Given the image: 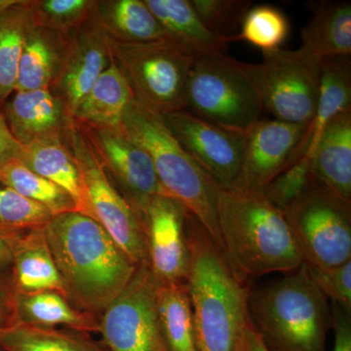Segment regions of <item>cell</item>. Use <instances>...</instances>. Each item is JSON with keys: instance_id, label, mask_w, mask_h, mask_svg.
Returning <instances> with one entry per match:
<instances>
[{"instance_id": "d6986e66", "label": "cell", "mask_w": 351, "mask_h": 351, "mask_svg": "<svg viewBox=\"0 0 351 351\" xmlns=\"http://www.w3.org/2000/svg\"><path fill=\"white\" fill-rule=\"evenodd\" d=\"M166 38L195 58L225 54L230 41L205 27L191 0H145Z\"/></svg>"}, {"instance_id": "ab89813d", "label": "cell", "mask_w": 351, "mask_h": 351, "mask_svg": "<svg viewBox=\"0 0 351 351\" xmlns=\"http://www.w3.org/2000/svg\"><path fill=\"white\" fill-rule=\"evenodd\" d=\"M22 145L19 144L7 124L3 112H0V168L19 156Z\"/></svg>"}, {"instance_id": "7402d4cb", "label": "cell", "mask_w": 351, "mask_h": 351, "mask_svg": "<svg viewBox=\"0 0 351 351\" xmlns=\"http://www.w3.org/2000/svg\"><path fill=\"white\" fill-rule=\"evenodd\" d=\"M302 47L315 61L351 54L350 2L314 4L313 17L302 29Z\"/></svg>"}, {"instance_id": "836d02e7", "label": "cell", "mask_w": 351, "mask_h": 351, "mask_svg": "<svg viewBox=\"0 0 351 351\" xmlns=\"http://www.w3.org/2000/svg\"><path fill=\"white\" fill-rule=\"evenodd\" d=\"M205 27L215 36L233 43L239 36L251 2L245 0H191Z\"/></svg>"}, {"instance_id": "8fae6325", "label": "cell", "mask_w": 351, "mask_h": 351, "mask_svg": "<svg viewBox=\"0 0 351 351\" xmlns=\"http://www.w3.org/2000/svg\"><path fill=\"white\" fill-rule=\"evenodd\" d=\"M158 282L149 265H138L125 288L99 319L101 345L108 351H169L158 309Z\"/></svg>"}, {"instance_id": "d4e9b609", "label": "cell", "mask_w": 351, "mask_h": 351, "mask_svg": "<svg viewBox=\"0 0 351 351\" xmlns=\"http://www.w3.org/2000/svg\"><path fill=\"white\" fill-rule=\"evenodd\" d=\"M17 158L34 173L66 191L75 201L76 211L93 218L82 174L64 141L22 145Z\"/></svg>"}, {"instance_id": "277c9868", "label": "cell", "mask_w": 351, "mask_h": 351, "mask_svg": "<svg viewBox=\"0 0 351 351\" xmlns=\"http://www.w3.org/2000/svg\"><path fill=\"white\" fill-rule=\"evenodd\" d=\"M248 313L269 351H326L332 309L309 276L306 263L257 290H249Z\"/></svg>"}, {"instance_id": "74e56055", "label": "cell", "mask_w": 351, "mask_h": 351, "mask_svg": "<svg viewBox=\"0 0 351 351\" xmlns=\"http://www.w3.org/2000/svg\"><path fill=\"white\" fill-rule=\"evenodd\" d=\"M15 299L10 267L0 269V335L15 325Z\"/></svg>"}, {"instance_id": "d6a6232c", "label": "cell", "mask_w": 351, "mask_h": 351, "mask_svg": "<svg viewBox=\"0 0 351 351\" xmlns=\"http://www.w3.org/2000/svg\"><path fill=\"white\" fill-rule=\"evenodd\" d=\"M289 31L290 25L285 14L276 7L262 4L249 9L235 41H246L263 53L272 52L282 48Z\"/></svg>"}, {"instance_id": "484cf974", "label": "cell", "mask_w": 351, "mask_h": 351, "mask_svg": "<svg viewBox=\"0 0 351 351\" xmlns=\"http://www.w3.org/2000/svg\"><path fill=\"white\" fill-rule=\"evenodd\" d=\"M15 324L39 328H66L98 332L99 319L76 308L66 295L56 291L16 293Z\"/></svg>"}, {"instance_id": "7a4b0ae2", "label": "cell", "mask_w": 351, "mask_h": 351, "mask_svg": "<svg viewBox=\"0 0 351 351\" xmlns=\"http://www.w3.org/2000/svg\"><path fill=\"white\" fill-rule=\"evenodd\" d=\"M186 277L198 351H237L248 313L249 289L206 228L191 213Z\"/></svg>"}, {"instance_id": "4fadbf2b", "label": "cell", "mask_w": 351, "mask_h": 351, "mask_svg": "<svg viewBox=\"0 0 351 351\" xmlns=\"http://www.w3.org/2000/svg\"><path fill=\"white\" fill-rule=\"evenodd\" d=\"M178 142L201 168L230 189L239 178L246 135L226 130L186 110L162 115Z\"/></svg>"}, {"instance_id": "d590c367", "label": "cell", "mask_w": 351, "mask_h": 351, "mask_svg": "<svg viewBox=\"0 0 351 351\" xmlns=\"http://www.w3.org/2000/svg\"><path fill=\"white\" fill-rule=\"evenodd\" d=\"M313 180L308 158L302 156L276 176L261 193L270 204L285 213L309 188Z\"/></svg>"}, {"instance_id": "6da1fadb", "label": "cell", "mask_w": 351, "mask_h": 351, "mask_svg": "<svg viewBox=\"0 0 351 351\" xmlns=\"http://www.w3.org/2000/svg\"><path fill=\"white\" fill-rule=\"evenodd\" d=\"M44 230L66 297L100 319L138 265L96 219L80 212L57 215Z\"/></svg>"}, {"instance_id": "2e32d148", "label": "cell", "mask_w": 351, "mask_h": 351, "mask_svg": "<svg viewBox=\"0 0 351 351\" xmlns=\"http://www.w3.org/2000/svg\"><path fill=\"white\" fill-rule=\"evenodd\" d=\"M110 63L108 38L93 19L68 38L59 73L51 89L63 101L71 119L80 101Z\"/></svg>"}, {"instance_id": "5bb4252c", "label": "cell", "mask_w": 351, "mask_h": 351, "mask_svg": "<svg viewBox=\"0 0 351 351\" xmlns=\"http://www.w3.org/2000/svg\"><path fill=\"white\" fill-rule=\"evenodd\" d=\"M83 128L110 180L143 223L149 201L164 195L151 157L123 129Z\"/></svg>"}, {"instance_id": "f35d334b", "label": "cell", "mask_w": 351, "mask_h": 351, "mask_svg": "<svg viewBox=\"0 0 351 351\" xmlns=\"http://www.w3.org/2000/svg\"><path fill=\"white\" fill-rule=\"evenodd\" d=\"M332 327L335 332L332 351H351V313L332 302Z\"/></svg>"}, {"instance_id": "e575fe53", "label": "cell", "mask_w": 351, "mask_h": 351, "mask_svg": "<svg viewBox=\"0 0 351 351\" xmlns=\"http://www.w3.org/2000/svg\"><path fill=\"white\" fill-rule=\"evenodd\" d=\"M53 214L14 189L0 184V226L18 230L45 228Z\"/></svg>"}, {"instance_id": "8992f818", "label": "cell", "mask_w": 351, "mask_h": 351, "mask_svg": "<svg viewBox=\"0 0 351 351\" xmlns=\"http://www.w3.org/2000/svg\"><path fill=\"white\" fill-rule=\"evenodd\" d=\"M186 110L226 130L246 135L261 119L263 107L247 63L212 54L193 62Z\"/></svg>"}, {"instance_id": "9c48e42d", "label": "cell", "mask_w": 351, "mask_h": 351, "mask_svg": "<svg viewBox=\"0 0 351 351\" xmlns=\"http://www.w3.org/2000/svg\"><path fill=\"white\" fill-rule=\"evenodd\" d=\"M64 142L82 174L93 219L136 265H149L142 221L110 180L82 124L73 120Z\"/></svg>"}, {"instance_id": "4316f807", "label": "cell", "mask_w": 351, "mask_h": 351, "mask_svg": "<svg viewBox=\"0 0 351 351\" xmlns=\"http://www.w3.org/2000/svg\"><path fill=\"white\" fill-rule=\"evenodd\" d=\"M68 38L34 27L23 48L15 91H34L52 87L56 80Z\"/></svg>"}, {"instance_id": "e0dca14e", "label": "cell", "mask_w": 351, "mask_h": 351, "mask_svg": "<svg viewBox=\"0 0 351 351\" xmlns=\"http://www.w3.org/2000/svg\"><path fill=\"white\" fill-rule=\"evenodd\" d=\"M3 114L21 145L63 142L73 121L63 101L51 88L14 92L4 103Z\"/></svg>"}, {"instance_id": "30bf717a", "label": "cell", "mask_w": 351, "mask_h": 351, "mask_svg": "<svg viewBox=\"0 0 351 351\" xmlns=\"http://www.w3.org/2000/svg\"><path fill=\"white\" fill-rule=\"evenodd\" d=\"M261 64H247L263 107L279 121L308 126L317 107L320 63L304 51L263 53Z\"/></svg>"}, {"instance_id": "1f68e13d", "label": "cell", "mask_w": 351, "mask_h": 351, "mask_svg": "<svg viewBox=\"0 0 351 351\" xmlns=\"http://www.w3.org/2000/svg\"><path fill=\"white\" fill-rule=\"evenodd\" d=\"M94 0H31L36 27L71 38L93 17Z\"/></svg>"}, {"instance_id": "83f0119b", "label": "cell", "mask_w": 351, "mask_h": 351, "mask_svg": "<svg viewBox=\"0 0 351 351\" xmlns=\"http://www.w3.org/2000/svg\"><path fill=\"white\" fill-rule=\"evenodd\" d=\"M34 27L31 0H16L0 15V106L15 92L23 48Z\"/></svg>"}, {"instance_id": "7bdbcfd3", "label": "cell", "mask_w": 351, "mask_h": 351, "mask_svg": "<svg viewBox=\"0 0 351 351\" xmlns=\"http://www.w3.org/2000/svg\"><path fill=\"white\" fill-rule=\"evenodd\" d=\"M15 0H0V15L12 5Z\"/></svg>"}, {"instance_id": "5b68a950", "label": "cell", "mask_w": 351, "mask_h": 351, "mask_svg": "<svg viewBox=\"0 0 351 351\" xmlns=\"http://www.w3.org/2000/svg\"><path fill=\"white\" fill-rule=\"evenodd\" d=\"M122 129L151 157L164 195L188 208L221 249L218 182L184 151L162 115L135 99L124 117Z\"/></svg>"}, {"instance_id": "4dcf8cb0", "label": "cell", "mask_w": 351, "mask_h": 351, "mask_svg": "<svg viewBox=\"0 0 351 351\" xmlns=\"http://www.w3.org/2000/svg\"><path fill=\"white\" fill-rule=\"evenodd\" d=\"M0 184L47 208L53 216L76 211L75 201L66 191L14 158L0 168Z\"/></svg>"}, {"instance_id": "52a82bcc", "label": "cell", "mask_w": 351, "mask_h": 351, "mask_svg": "<svg viewBox=\"0 0 351 351\" xmlns=\"http://www.w3.org/2000/svg\"><path fill=\"white\" fill-rule=\"evenodd\" d=\"M108 40L112 61L136 101L161 115L186 110V84L195 57L168 40L135 44Z\"/></svg>"}, {"instance_id": "f1b7e54d", "label": "cell", "mask_w": 351, "mask_h": 351, "mask_svg": "<svg viewBox=\"0 0 351 351\" xmlns=\"http://www.w3.org/2000/svg\"><path fill=\"white\" fill-rule=\"evenodd\" d=\"M157 309L168 350L198 351L186 282L158 284Z\"/></svg>"}, {"instance_id": "8d00e7d4", "label": "cell", "mask_w": 351, "mask_h": 351, "mask_svg": "<svg viewBox=\"0 0 351 351\" xmlns=\"http://www.w3.org/2000/svg\"><path fill=\"white\" fill-rule=\"evenodd\" d=\"M309 276L322 294L351 313V261L330 269L306 265Z\"/></svg>"}, {"instance_id": "ba28073f", "label": "cell", "mask_w": 351, "mask_h": 351, "mask_svg": "<svg viewBox=\"0 0 351 351\" xmlns=\"http://www.w3.org/2000/svg\"><path fill=\"white\" fill-rule=\"evenodd\" d=\"M284 214L306 265L330 269L351 261V203L315 178Z\"/></svg>"}, {"instance_id": "f546056e", "label": "cell", "mask_w": 351, "mask_h": 351, "mask_svg": "<svg viewBox=\"0 0 351 351\" xmlns=\"http://www.w3.org/2000/svg\"><path fill=\"white\" fill-rule=\"evenodd\" d=\"M6 351H108L88 332L15 324L0 335Z\"/></svg>"}, {"instance_id": "7c38bea8", "label": "cell", "mask_w": 351, "mask_h": 351, "mask_svg": "<svg viewBox=\"0 0 351 351\" xmlns=\"http://www.w3.org/2000/svg\"><path fill=\"white\" fill-rule=\"evenodd\" d=\"M189 215L182 203L166 195L154 196L145 209L147 263L158 284L186 282L191 265Z\"/></svg>"}, {"instance_id": "3957f363", "label": "cell", "mask_w": 351, "mask_h": 351, "mask_svg": "<svg viewBox=\"0 0 351 351\" xmlns=\"http://www.w3.org/2000/svg\"><path fill=\"white\" fill-rule=\"evenodd\" d=\"M221 249L242 279L294 271L304 265L285 214L262 193L219 188Z\"/></svg>"}, {"instance_id": "ffe728a7", "label": "cell", "mask_w": 351, "mask_h": 351, "mask_svg": "<svg viewBox=\"0 0 351 351\" xmlns=\"http://www.w3.org/2000/svg\"><path fill=\"white\" fill-rule=\"evenodd\" d=\"M351 110L350 57L331 58L320 63L319 93L311 123L293 154L292 164L313 151L325 126L339 113Z\"/></svg>"}, {"instance_id": "cb8c5ba5", "label": "cell", "mask_w": 351, "mask_h": 351, "mask_svg": "<svg viewBox=\"0 0 351 351\" xmlns=\"http://www.w3.org/2000/svg\"><path fill=\"white\" fill-rule=\"evenodd\" d=\"M92 19L106 36L115 43L135 44L168 40L145 0L97 1Z\"/></svg>"}, {"instance_id": "9a60e30c", "label": "cell", "mask_w": 351, "mask_h": 351, "mask_svg": "<svg viewBox=\"0 0 351 351\" xmlns=\"http://www.w3.org/2000/svg\"><path fill=\"white\" fill-rule=\"evenodd\" d=\"M307 126L279 120H258L246 134L241 170L230 189L261 193L291 165Z\"/></svg>"}, {"instance_id": "60d3db41", "label": "cell", "mask_w": 351, "mask_h": 351, "mask_svg": "<svg viewBox=\"0 0 351 351\" xmlns=\"http://www.w3.org/2000/svg\"><path fill=\"white\" fill-rule=\"evenodd\" d=\"M24 232L0 226V269L10 267L16 244Z\"/></svg>"}, {"instance_id": "603a6c76", "label": "cell", "mask_w": 351, "mask_h": 351, "mask_svg": "<svg viewBox=\"0 0 351 351\" xmlns=\"http://www.w3.org/2000/svg\"><path fill=\"white\" fill-rule=\"evenodd\" d=\"M133 99L125 77L112 61L80 101L73 120L88 128L119 130Z\"/></svg>"}, {"instance_id": "44dd1931", "label": "cell", "mask_w": 351, "mask_h": 351, "mask_svg": "<svg viewBox=\"0 0 351 351\" xmlns=\"http://www.w3.org/2000/svg\"><path fill=\"white\" fill-rule=\"evenodd\" d=\"M44 228L25 230L18 240L10 265L14 288L19 294L56 291L66 295Z\"/></svg>"}, {"instance_id": "ac0fdd59", "label": "cell", "mask_w": 351, "mask_h": 351, "mask_svg": "<svg viewBox=\"0 0 351 351\" xmlns=\"http://www.w3.org/2000/svg\"><path fill=\"white\" fill-rule=\"evenodd\" d=\"M306 157L316 181L351 203V110L325 126Z\"/></svg>"}, {"instance_id": "ee69618b", "label": "cell", "mask_w": 351, "mask_h": 351, "mask_svg": "<svg viewBox=\"0 0 351 351\" xmlns=\"http://www.w3.org/2000/svg\"><path fill=\"white\" fill-rule=\"evenodd\" d=\"M0 351H6L5 350H4L3 348H2L1 346H0Z\"/></svg>"}, {"instance_id": "b9f144b4", "label": "cell", "mask_w": 351, "mask_h": 351, "mask_svg": "<svg viewBox=\"0 0 351 351\" xmlns=\"http://www.w3.org/2000/svg\"><path fill=\"white\" fill-rule=\"evenodd\" d=\"M237 351H269L263 343L260 335L252 325L251 321H249L248 324L245 327Z\"/></svg>"}]
</instances>
